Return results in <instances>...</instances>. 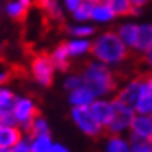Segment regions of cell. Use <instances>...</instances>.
Masks as SVG:
<instances>
[{
  "label": "cell",
  "mask_w": 152,
  "mask_h": 152,
  "mask_svg": "<svg viewBox=\"0 0 152 152\" xmlns=\"http://www.w3.org/2000/svg\"><path fill=\"white\" fill-rule=\"evenodd\" d=\"M92 56L104 65H120L129 56V48L121 42L115 31H104L92 42Z\"/></svg>",
  "instance_id": "6da1fadb"
},
{
  "label": "cell",
  "mask_w": 152,
  "mask_h": 152,
  "mask_svg": "<svg viewBox=\"0 0 152 152\" xmlns=\"http://www.w3.org/2000/svg\"><path fill=\"white\" fill-rule=\"evenodd\" d=\"M84 86L90 90L96 98H107L115 90L116 81L112 68L98 61H92L86 65L81 73Z\"/></svg>",
  "instance_id": "7a4b0ae2"
},
{
  "label": "cell",
  "mask_w": 152,
  "mask_h": 152,
  "mask_svg": "<svg viewBox=\"0 0 152 152\" xmlns=\"http://www.w3.org/2000/svg\"><path fill=\"white\" fill-rule=\"evenodd\" d=\"M70 116H72V121L75 123V126L87 137H92V138L99 137L102 134V130H104L101 124L96 121L90 107H72Z\"/></svg>",
  "instance_id": "3957f363"
},
{
  "label": "cell",
  "mask_w": 152,
  "mask_h": 152,
  "mask_svg": "<svg viewBox=\"0 0 152 152\" xmlns=\"http://www.w3.org/2000/svg\"><path fill=\"white\" fill-rule=\"evenodd\" d=\"M11 112L14 115L16 124L22 130H25V132L28 130L31 121L39 115L36 102L30 96H16V101H14V106H12Z\"/></svg>",
  "instance_id": "277c9868"
},
{
  "label": "cell",
  "mask_w": 152,
  "mask_h": 152,
  "mask_svg": "<svg viewBox=\"0 0 152 152\" xmlns=\"http://www.w3.org/2000/svg\"><path fill=\"white\" fill-rule=\"evenodd\" d=\"M30 67H31L33 78L39 86H42V87L51 86V82L54 79V73H56V68H54L48 54H37V56H34L31 59Z\"/></svg>",
  "instance_id": "5b68a950"
},
{
  "label": "cell",
  "mask_w": 152,
  "mask_h": 152,
  "mask_svg": "<svg viewBox=\"0 0 152 152\" xmlns=\"http://www.w3.org/2000/svg\"><path fill=\"white\" fill-rule=\"evenodd\" d=\"M113 102H115V115L104 130L109 135H123L126 130H129L130 123L135 116V110L132 107L124 106L123 102L116 99H113Z\"/></svg>",
  "instance_id": "8992f818"
},
{
  "label": "cell",
  "mask_w": 152,
  "mask_h": 152,
  "mask_svg": "<svg viewBox=\"0 0 152 152\" xmlns=\"http://www.w3.org/2000/svg\"><path fill=\"white\" fill-rule=\"evenodd\" d=\"M141 84H143V78L129 79L126 84L118 90L115 99L123 102L124 106L135 109V104H137L138 98H140V93H141Z\"/></svg>",
  "instance_id": "52a82bcc"
},
{
  "label": "cell",
  "mask_w": 152,
  "mask_h": 152,
  "mask_svg": "<svg viewBox=\"0 0 152 152\" xmlns=\"http://www.w3.org/2000/svg\"><path fill=\"white\" fill-rule=\"evenodd\" d=\"M130 141L134 140H152V115L135 113L129 127Z\"/></svg>",
  "instance_id": "ba28073f"
},
{
  "label": "cell",
  "mask_w": 152,
  "mask_h": 152,
  "mask_svg": "<svg viewBox=\"0 0 152 152\" xmlns=\"http://www.w3.org/2000/svg\"><path fill=\"white\" fill-rule=\"evenodd\" d=\"M90 110L95 115L96 121L102 126V129H106L115 115V102L113 99H109V98H96L92 102Z\"/></svg>",
  "instance_id": "9c48e42d"
},
{
  "label": "cell",
  "mask_w": 152,
  "mask_h": 152,
  "mask_svg": "<svg viewBox=\"0 0 152 152\" xmlns=\"http://www.w3.org/2000/svg\"><path fill=\"white\" fill-rule=\"evenodd\" d=\"M135 113L141 115H152V75H148L143 78L141 93L135 104Z\"/></svg>",
  "instance_id": "30bf717a"
},
{
  "label": "cell",
  "mask_w": 152,
  "mask_h": 152,
  "mask_svg": "<svg viewBox=\"0 0 152 152\" xmlns=\"http://www.w3.org/2000/svg\"><path fill=\"white\" fill-rule=\"evenodd\" d=\"M134 50L140 54H146L152 50V23L138 25V36Z\"/></svg>",
  "instance_id": "8fae6325"
},
{
  "label": "cell",
  "mask_w": 152,
  "mask_h": 152,
  "mask_svg": "<svg viewBox=\"0 0 152 152\" xmlns=\"http://www.w3.org/2000/svg\"><path fill=\"white\" fill-rule=\"evenodd\" d=\"M23 138V130L19 126H0V148L11 149L14 144Z\"/></svg>",
  "instance_id": "7c38bea8"
},
{
  "label": "cell",
  "mask_w": 152,
  "mask_h": 152,
  "mask_svg": "<svg viewBox=\"0 0 152 152\" xmlns=\"http://www.w3.org/2000/svg\"><path fill=\"white\" fill-rule=\"evenodd\" d=\"M95 99L96 96L86 86L68 92V102H70L72 107H90Z\"/></svg>",
  "instance_id": "4fadbf2b"
},
{
  "label": "cell",
  "mask_w": 152,
  "mask_h": 152,
  "mask_svg": "<svg viewBox=\"0 0 152 152\" xmlns=\"http://www.w3.org/2000/svg\"><path fill=\"white\" fill-rule=\"evenodd\" d=\"M65 50L68 53L70 59L73 58H82L86 54L90 53L92 50V40L88 39H78V37H72L70 40H67L64 44Z\"/></svg>",
  "instance_id": "5bb4252c"
},
{
  "label": "cell",
  "mask_w": 152,
  "mask_h": 152,
  "mask_svg": "<svg viewBox=\"0 0 152 152\" xmlns=\"http://www.w3.org/2000/svg\"><path fill=\"white\" fill-rule=\"evenodd\" d=\"M115 33L118 34L121 42L129 50H134L135 42H137V36H138V25L137 23H123Z\"/></svg>",
  "instance_id": "9a60e30c"
},
{
  "label": "cell",
  "mask_w": 152,
  "mask_h": 152,
  "mask_svg": "<svg viewBox=\"0 0 152 152\" xmlns=\"http://www.w3.org/2000/svg\"><path fill=\"white\" fill-rule=\"evenodd\" d=\"M48 56H50L54 68H56V72H67L68 70V65H70V56H68L64 44L58 45L51 51V54H48Z\"/></svg>",
  "instance_id": "2e32d148"
},
{
  "label": "cell",
  "mask_w": 152,
  "mask_h": 152,
  "mask_svg": "<svg viewBox=\"0 0 152 152\" xmlns=\"http://www.w3.org/2000/svg\"><path fill=\"white\" fill-rule=\"evenodd\" d=\"M115 17L116 16L113 14V11L110 10L106 3H102V2L93 3L90 20H93L95 23H109V22H112Z\"/></svg>",
  "instance_id": "e0dca14e"
},
{
  "label": "cell",
  "mask_w": 152,
  "mask_h": 152,
  "mask_svg": "<svg viewBox=\"0 0 152 152\" xmlns=\"http://www.w3.org/2000/svg\"><path fill=\"white\" fill-rule=\"evenodd\" d=\"M104 152H130V140L123 135H109L104 144Z\"/></svg>",
  "instance_id": "ac0fdd59"
},
{
  "label": "cell",
  "mask_w": 152,
  "mask_h": 152,
  "mask_svg": "<svg viewBox=\"0 0 152 152\" xmlns=\"http://www.w3.org/2000/svg\"><path fill=\"white\" fill-rule=\"evenodd\" d=\"M102 3H106L110 10L113 11V14L116 17H123V16H130V14H135L134 6L130 5V0H101Z\"/></svg>",
  "instance_id": "d6986e66"
},
{
  "label": "cell",
  "mask_w": 152,
  "mask_h": 152,
  "mask_svg": "<svg viewBox=\"0 0 152 152\" xmlns=\"http://www.w3.org/2000/svg\"><path fill=\"white\" fill-rule=\"evenodd\" d=\"M37 5L51 20H56V22L62 20V8L59 0H37Z\"/></svg>",
  "instance_id": "ffe728a7"
},
{
  "label": "cell",
  "mask_w": 152,
  "mask_h": 152,
  "mask_svg": "<svg viewBox=\"0 0 152 152\" xmlns=\"http://www.w3.org/2000/svg\"><path fill=\"white\" fill-rule=\"evenodd\" d=\"M53 138L51 135H36L30 137V151L31 152H48L53 146Z\"/></svg>",
  "instance_id": "44dd1931"
},
{
  "label": "cell",
  "mask_w": 152,
  "mask_h": 152,
  "mask_svg": "<svg viewBox=\"0 0 152 152\" xmlns=\"http://www.w3.org/2000/svg\"><path fill=\"white\" fill-rule=\"evenodd\" d=\"M26 134H30V137H36V135H48L50 134V126H48V121L44 116L37 115L30 124Z\"/></svg>",
  "instance_id": "7402d4cb"
},
{
  "label": "cell",
  "mask_w": 152,
  "mask_h": 152,
  "mask_svg": "<svg viewBox=\"0 0 152 152\" xmlns=\"http://www.w3.org/2000/svg\"><path fill=\"white\" fill-rule=\"evenodd\" d=\"M92 8H93V3L88 2V0H84L78 8H76L72 14H73V19L76 20L78 23H86L90 20L92 17Z\"/></svg>",
  "instance_id": "603a6c76"
},
{
  "label": "cell",
  "mask_w": 152,
  "mask_h": 152,
  "mask_svg": "<svg viewBox=\"0 0 152 152\" xmlns=\"http://www.w3.org/2000/svg\"><path fill=\"white\" fill-rule=\"evenodd\" d=\"M68 33H70L72 37L90 39L95 34V26L88 25V23H76V25H72L70 28H68Z\"/></svg>",
  "instance_id": "cb8c5ba5"
},
{
  "label": "cell",
  "mask_w": 152,
  "mask_h": 152,
  "mask_svg": "<svg viewBox=\"0 0 152 152\" xmlns=\"http://www.w3.org/2000/svg\"><path fill=\"white\" fill-rule=\"evenodd\" d=\"M16 95L6 86L0 87V112H10L14 106Z\"/></svg>",
  "instance_id": "d4e9b609"
},
{
  "label": "cell",
  "mask_w": 152,
  "mask_h": 152,
  "mask_svg": "<svg viewBox=\"0 0 152 152\" xmlns=\"http://www.w3.org/2000/svg\"><path fill=\"white\" fill-rule=\"evenodd\" d=\"M5 11H6V14H8L11 19L20 20V19L25 17V14H26V11H28V10H26L25 6L19 2V0H11V2L6 3Z\"/></svg>",
  "instance_id": "484cf974"
},
{
  "label": "cell",
  "mask_w": 152,
  "mask_h": 152,
  "mask_svg": "<svg viewBox=\"0 0 152 152\" xmlns=\"http://www.w3.org/2000/svg\"><path fill=\"white\" fill-rule=\"evenodd\" d=\"M84 86V81H82V76L81 75H68L65 81H64V88L68 92L72 90H76V88H79Z\"/></svg>",
  "instance_id": "4316f807"
},
{
  "label": "cell",
  "mask_w": 152,
  "mask_h": 152,
  "mask_svg": "<svg viewBox=\"0 0 152 152\" xmlns=\"http://www.w3.org/2000/svg\"><path fill=\"white\" fill-rule=\"evenodd\" d=\"M130 152H152V140L130 141Z\"/></svg>",
  "instance_id": "83f0119b"
},
{
  "label": "cell",
  "mask_w": 152,
  "mask_h": 152,
  "mask_svg": "<svg viewBox=\"0 0 152 152\" xmlns=\"http://www.w3.org/2000/svg\"><path fill=\"white\" fill-rule=\"evenodd\" d=\"M10 152H31L30 151V138L23 137L22 140H19L14 146L10 149Z\"/></svg>",
  "instance_id": "f1b7e54d"
},
{
  "label": "cell",
  "mask_w": 152,
  "mask_h": 152,
  "mask_svg": "<svg viewBox=\"0 0 152 152\" xmlns=\"http://www.w3.org/2000/svg\"><path fill=\"white\" fill-rule=\"evenodd\" d=\"M0 126H17L12 112H0Z\"/></svg>",
  "instance_id": "f546056e"
},
{
  "label": "cell",
  "mask_w": 152,
  "mask_h": 152,
  "mask_svg": "<svg viewBox=\"0 0 152 152\" xmlns=\"http://www.w3.org/2000/svg\"><path fill=\"white\" fill-rule=\"evenodd\" d=\"M82 2H84V0H64V5H65V8H67L68 11L73 12Z\"/></svg>",
  "instance_id": "4dcf8cb0"
},
{
  "label": "cell",
  "mask_w": 152,
  "mask_h": 152,
  "mask_svg": "<svg viewBox=\"0 0 152 152\" xmlns=\"http://www.w3.org/2000/svg\"><path fill=\"white\" fill-rule=\"evenodd\" d=\"M48 152H70V149L62 143H53V146L50 148Z\"/></svg>",
  "instance_id": "1f68e13d"
},
{
  "label": "cell",
  "mask_w": 152,
  "mask_h": 152,
  "mask_svg": "<svg viewBox=\"0 0 152 152\" xmlns=\"http://www.w3.org/2000/svg\"><path fill=\"white\" fill-rule=\"evenodd\" d=\"M10 72H6V70H0V87H3L6 82L10 81Z\"/></svg>",
  "instance_id": "d6a6232c"
},
{
  "label": "cell",
  "mask_w": 152,
  "mask_h": 152,
  "mask_svg": "<svg viewBox=\"0 0 152 152\" xmlns=\"http://www.w3.org/2000/svg\"><path fill=\"white\" fill-rule=\"evenodd\" d=\"M146 3H148V0H130V5L134 6L135 11H138V10L141 8V6H144Z\"/></svg>",
  "instance_id": "836d02e7"
},
{
  "label": "cell",
  "mask_w": 152,
  "mask_h": 152,
  "mask_svg": "<svg viewBox=\"0 0 152 152\" xmlns=\"http://www.w3.org/2000/svg\"><path fill=\"white\" fill-rule=\"evenodd\" d=\"M143 56H144V62H146V65L152 70V50L148 51L146 54H143Z\"/></svg>",
  "instance_id": "e575fe53"
},
{
  "label": "cell",
  "mask_w": 152,
  "mask_h": 152,
  "mask_svg": "<svg viewBox=\"0 0 152 152\" xmlns=\"http://www.w3.org/2000/svg\"><path fill=\"white\" fill-rule=\"evenodd\" d=\"M19 2H20V3H22V5L25 6V8H26V10H28V8H30V6L33 5V0H19Z\"/></svg>",
  "instance_id": "d590c367"
},
{
  "label": "cell",
  "mask_w": 152,
  "mask_h": 152,
  "mask_svg": "<svg viewBox=\"0 0 152 152\" xmlns=\"http://www.w3.org/2000/svg\"><path fill=\"white\" fill-rule=\"evenodd\" d=\"M0 152H10L8 149H2V148H0Z\"/></svg>",
  "instance_id": "8d00e7d4"
},
{
  "label": "cell",
  "mask_w": 152,
  "mask_h": 152,
  "mask_svg": "<svg viewBox=\"0 0 152 152\" xmlns=\"http://www.w3.org/2000/svg\"><path fill=\"white\" fill-rule=\"evenodd\" d=\"M0 53H2V42H0Z\"/></svg>",
  "instance_id": "74e56055"
}]
</instances>
